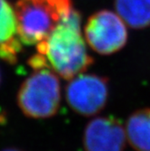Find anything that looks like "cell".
I'll return each instance as SVG.
<instances>
[{
  "label": "cell",
  "instance_id": "obj_1",
  "mask_svg": "<svg viewBox=\"0 0 150 151\" xmlns=\"http://www.w3.org/2000/svg\"><path fill=\"white\" fill-rule=\"evenodd\" d=\"M80 15L73 8L64 16L47 38L37 45L38 53L57 75L71 80L93 63L80 30Z\"/></svg>",
  "mask_w": 150,
  "mask_h": 151
},
{
  "label": "cell",
  "instance_id": "obj_2",
  "mask_svg": "<svg viewBox=\"0 0 150 151\" xmlns=\"http://www.w3.org/2000/svg\"><path fill=\"white\" fill-rule=\"evenodd\" d=\"M72 9L71 0H17L15 12L19 40L26 45H39Z\"/></svg>",
  "mask_w": 150,
  "mask_h": 151
},
{
  "label": "cell",
  "instance_id": "obj_3",
  "mask_svg": "<svg viewBox=\"0 0 150 151\" xmlns=\"http://www.w3.org/2000/svg\"><path fill=\"white\" fill-rule=\"evenodd\" d=\"M17 101L28 118L48 119L54 116L61 104V84L58 75L47 68L37 69L21 84Z\"/></svg>",
  "mask_w": 150,
  "mask_h": 151
},
{
  "label": "cell",
  "instance_id": "obj_4",
  "mask_svg": "<svg viewBox=\"0 0 150 151\" xmlns=\"http://www.w3.org/2000/svg\"><path fill=\"white\" fill-rule=\"evenodd\" d=\"M127 24L117 13L98 11L88 19L84 37L90 47L100 54L108 55L123 48L128 42Z\"/></svg>",
  "mask_w": 150,
  "mask_h": 151
},
{
  "label": "cell",
  "instance_id": "obj_5",
  "mask_svg": "<svg viewBox=\"0 0 150 151\" xmlns=\"http://www.w3.org/2000/svg\"><path fill=\"white\" fill-rule=\"evenodd\" d=\"M65 98L68 105L76 113L85 117L94 116L107 104L108 81L97 74L80 73L68 82Z\"/></svg>",
  "mask_w": 150,
  "mask_h": 151
},
{
  "label": "cell",
  "instance_id": "obj_6",
  "mask_svg": "<svg viewBox=\"0 0 150 151\" xmlns=\"http://www.w3.org/2000/svg\"><path fill=\"white\" fill-rule=\"evenodd\" d=\"M127 142L125 126L111 116L92 119L83 136L85 151H124Z\"/></svg>",
  "mask_w": 150,
  "mask_h": 151
},
{
  "label": "cell",
  "instance_id": "obj_7",
  "mask_svg": "<svg viewBox=\"0 0 150 151\" xmlns=\"http://www.w3.org/2000/svg\"><path fill=\"white\" fill-rule=\"evenodd\" d=\"M126 135L135 151H150V108L134 111L127 119Z\"/></svg>",
  "mask_w": 150,
  "mask_h": 151
},
{
  "label": "cell",
  "instance_id": "obj_8",
  "mask_svg": "<svg viewBox=\"0 0 150 151\" xmlns=\"http://www.w3.org/2000/svg\"><path fill=\"white\" fill-rule=\"evenodd\" d=\"M116 13L132 29L150 26V0H115Z\"/></svg>",
  "mask_w": 150,
  "mask_h": 151
},
{
  "label": "cell",
  "instance_id": "obj_9",
  "mask_svg": "<svg viewBox=\"0 0 150 151\" xmlns=\"http://www.w3.org/2000/svg\"><path fill=\"white\" fill-rule=\"evenodd\" d=\"M17 35L15 8L7 0H0V45H6Z\"/></svg>",
  "mask_w": 150,
  "mask_h": 151
},
{
  "label": "cell",
  "instance_id": "obj_10",
  "mask_svg": "<svg viewBox=\"0 0 150 151\" xmlns=\"http://www.w3.org/2000/svg\"><path fill=\"white\" fill-rule=\"evenodd\" d=\"M2 151H23L19 148H17V147H7V148H5L3 149Z\"/></svg>",
  "mask_w": 150,
  "mask_h": 151
},
{
  "label": "cell",
  "instance_id": "obj_11",
  "mask_svg": "<svg viewBox=\"0 0 150 151\" xmlns=\"http://www.w3.org/2000/svg\"><path fill=\"white\" fill-rule=\"evenodd\" d=\"M0 83H1V73H0Z\"/></svg>",
  "mask_w": 150,
  "mask_h": 151
}]
</instances>
